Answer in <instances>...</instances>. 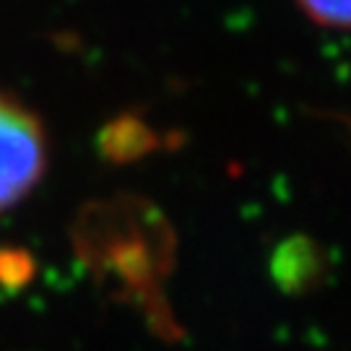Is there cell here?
I'll return each mask as SVG.
<instances>
[{"instance_id": "cell-1", "label": "cell", "mask_w": 351, "mask_h": 351, "mask_svg": "<svg viewBox=\"0 0 351 351\" xmlns=\"http://www.w3.org/2000/svg\"><path fill=\"white\" fill-rule=\"evenodd\" d=\"M71 237L75 258L97 281L112 287L117 300L138 304L154 333L180 339L162 297L177 265V232L156 203L128 193L91 201L75 216Z\"/></svg>"}, {"instance_id": "cell-2", "label": "cell", "mask_w": 351, "mask_h": 351, "mask_svg": "<svg viewBox=\"0 0 351 351\" xmlns=\"http://www.w3.org/2000/svg\"><path fill=\"white\" fill-rule=\"evenodd\" d=\"M47 164L50 141L42 117L0 88V213L29 198Z\"/></svg>"}, {"instance_id": "cell-3", "label": "cell", "mask_w": 351, "mask_h": 351, "mask_svg": "<svg viewBox=\"0 0 351 351\" xmlns=\"http://www.w3.org/2000/svg\"><path fill=\"white\" fill-rule=\"evenodd\" d=\"M330 268L333 263L326 245L300 232L281 239L268 261L271 281L287 297H307L323 289Z\"/></svg>"}, {"instance_id": "cell-4", "label": "cell", "mask_w": 351, "mask_h": 351, "mask_svg": "<svg viewBox=\"0 0 351 351\" xmlns=\"http://www.w3.org/2000/svg\"><path fill=\"white\" fill-rule=\"evenodd\" d=\"M162 149L164 138L159 136V130H154L143 117L130 112L114 117L112 123H107L97 136L99 156L112 167L136 164Z\"/></svg>"}, {"instance_id": "cell-5", "label": "cell", "mask_w": 351, "mask_h": 351, "mask_svg": "<svg viewBox=\"0 0 351 351\" xmlns=\"http://www.w3.org/2000/svg\"><path fill=\"white\" fill-rule=\"evenodd\" d=\"M294 3L313 24L351 32V0H294Z\"/></svg>"}, {"instance_id": "cell-6", "label": "cell", "mask_w": 351, "mask_h": 351, "mask_svg": "<svg viewBox=\"0 0 351 351\" xmlns=\"http://www.w3.org/2000/svg\"><path fill=\"white\" fill-rule=\"evenodd\" d=\"M34 276V258L26 250H0V284L5 289L26 287Z\"/></svg>"}]
</instances>
